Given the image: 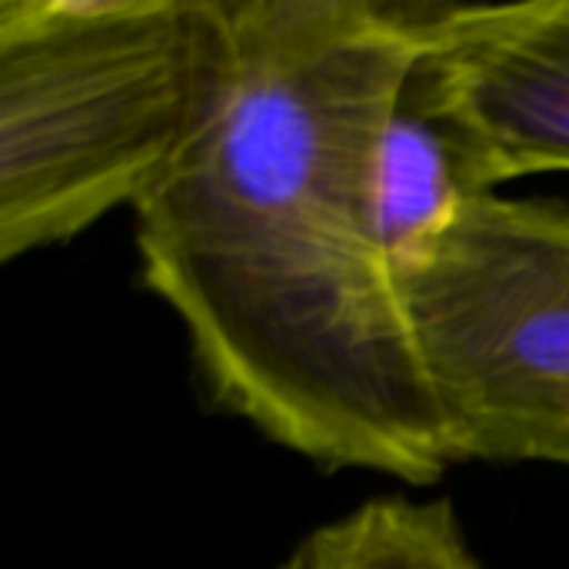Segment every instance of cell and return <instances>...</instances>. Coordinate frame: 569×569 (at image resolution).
Wrapping results in <instances>:
<instances>
[{
    "label": "cell",
    "mask_w": 569,
    "mask_h": 569,
    "mask_svg": "<svg viewBox=\"0 0 569 569\" xmlns=\"http://www.w3.org/2000/svg\"><path fill=\"white\" fill-rule=\"evenodd\" d=\"M430 0H220L193 133L133 207L143 287L217 410L323 467L437 483L453 453L370 227Z\"/></svg>",
    "instance_id": "obj_1"
},
{
    "label": "cell",
    "mask_w": 569,
    "mask_h": 569,
    "mask_svg": "<svg viewBox=\"0 0 569 569\" xmlns=\"http://www.w3.org/2000/svg\"><path fill=\"white\" fill-rule=\"evenodd\" d=\"M220 0H0V263L167 173L220 57Z\"/></svg>",
    "instance_id": "obj_2"
},
{
    "label": "cell",
    "mask_w": 569,
    "mask_h": 569,
    "mask_svg": "<svg viewBox=\"0 0 569 569\" xmlns=\"http://www.w3.org/2000/svg\"><path fill=\"white\" fill-rule=\"evenodd\" d=\"M397 283L453 463L569 470V203L477 193Z\"/></svg>",
    "instance_id": "obj_3"
},
{
    "label": "cell",
    "mask_w": 569,
    "mask_h": 569,
    "mask_svg": "<svg viewBox=\"0 0 569 569\" xmlns=\"http://www.w3.org/2000/svg\"><path fill=\"white\" fill-rule=\"evenodd\" d=\"M407 87L450 137L473 197L569 173V0H430Z\"/></svg>",
    "instance_id": "obj_4"
},
{
    "label": "cell",
    "mask_w": 569,
    "mask_h": 569,
    "mask_svg": "<svg viewBox=\"0 0 569 569\" xmlns=\"http://www.w3.org/2000/svg\"><path fill=\"white\" fill-rule=\"evenodd\" d=\"M470 197L450 137L407 87L380 133L367 187L373 240L390 270L427 253Z\"/></svg>",
    "instance_id": "obj_5"
},
{
    "label": "cell",
    "mask_w": 569,
    "mask_h": 569,
    "mask_svg": "<svg viewBox=\"0 0 569 569\" xmlns=\"http://www.w3.org/2000/svg\"><path fill=\"white\" fill-rule=\"evenodd\" d=\"M280 569H487L453 500L373 497L307 533Z\"/></svg>",
    "instance_id": "obj_6"
}]
</instances>
